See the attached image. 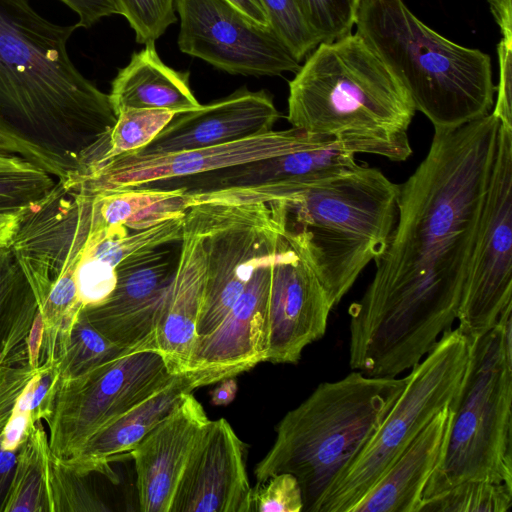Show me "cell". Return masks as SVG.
Returning <instances> with one entry per match:
<instances>
[{
    "label": "cell",
    "instance_id": "obj_3",
    "mask_svg": "<svg viewBox=\"0 0 512 512\" xmlns=\"http://www.w3.org/2000/svg\"><path fill=\"white\" fill-rule=\"evenodd\" d=\"M412 99L384 61L356 34L321 42L289 82L291 127L335 138L392 161L412 153Z\"/></svg>",
    "mask_w": 512,
    "mask_h": 512
},
{
    "label": "cell",
    "instance_id": "obj_28",
    "mask_svg": "<svg viewBox=\"0 0 512 512\" xmlns=\"http://www.w3.org/2000/svg\"><path fill=\"white\" fill-rule=\"evenodd\" d=\"M55 183L51 174L25 158L0 153V214H21Z\"/></svg>",
    "mask_w": 512,
    "mask_h": 512
},
{
    "label": "cell",
    "instance_id": "obj_27",
    "mask_svg": "<svg viewBox=\"0 0 512 512\" xmlns=\"http://www.w3.org/2000/svg\"><path fill=\"white\" fill-rule=\"evenodd\" d=\"M51 451L43 421L34 422L17 451L14 475L2 512H52Z\"/></svg>",
    "mask_w": 512,
    "mask_h": 512
},
{
    "label": "cell",
    "instance_id": "obj_17",
    "mask_svg": "<svg viewBox=\"0 0 512 512\" xmlns=\"http://www.w3.org/2000/svg\"><path fill=\"white\" fill-rule=\"evenodd\" d=\"M170 512H252L244 444L230 423L209 420L195 443Z\"/></svg>",
    "mask_w": 512,
    "mask_h": 512
},
{
    "label": "cell",
    "instance_id": "obj_31",
    "mask_svg": "<svg viewBox=\"0 0 512 512\" xmlns=\"http://www.w3.org/2000/svg\"><path fill=\"white\" fill-rule=\"evenodd\" d=\"M99 332L81 310L58 357L61 377H75L128 352Z\"/></svg>",
    "mask_w": 512,
    "mask_h": 512
},
{
    "label": "cell",
    "instance_id": "obj_9",
    "mask_svg": "<svg viewBox=\"0 0 512 512\" xmlns=\"http://www.w3.org/2000/svg\"><path fill=\"white\" fill-rule=\"evenodd\" d=\"M177 374L156 349H138L75 377H60L47 421L51 455L68 459L99 429L145 400Z\"/></svg>",
    "mask_w": 512,
    "mask_h": 512
},
{
    "label": "cell",
    "instance_id": "obj_5",
    "mask_svg": "<svg viewBox=\"0 0 512 512\" xmlns=\"http://www.w3.org/2000/svg\"><path fill=\"white\" fill-rule=\"evenodd\" d=\"M407 379L353 370L320 383L276 426L273 445L254 469L256 484L290 473L299 482L303 511L317 512L327 489L378 429Z\"/></svg>",
    "mask_w": 512,
    "mask_h": 512
},
{
    "label": "cell",
    "instance_id": "obj_36",
    "mask_svg": "<svg viewBox=\"0 0 512 512\" xmlns=\"http://www.w3.org/2000/svg\"><path fill=\"white\" fill-rule=\"evenodd\" d=\"M252 511L302 512V491L296 477L278 473L252 488Z\"/></svg>",
    "mask_w": 512,
    "mask_h": 512
},
{
    "label": "cell",
    "instance_id": "obj_34",
    "mask_svg": "<svg viewBox=\"0 0 512 512\" xmlns=\"http://www.w3.org/2000/svg\"><path fill=\"white\" fill-rule=\"evenodd\" d=\"M274 32L301 62L319 41L309 29L297 0H259Z\"/></svg>",
    "mask_w": 512,
    "mask_h": 512
},
{
    "label": "cell",
    "instance_id": "obj_11",
    "mask_svg": "<svg viewBox=\"0 0 512 512\" xmlns=\"http://www.w3.org/2000/svg\"><path fill=\"white\" fill-rule=\"evenodd\" d=\"M512 304V129L500 124L494 162L463 290L458 329L472 342Z\"/></svg>",
    "mask_w": 512,
    "mask_h": 512
},
{
    "label": "cell",
    "instance_id": "obj_26",
    "mask_svg": "<svg viewBox=\"0 0 512 512\" xmlns=\"http://www.w3.org/2000/svg\"><path fill=\"white\" fill-rule=\"evenodd\" d=\"M37 311L34 292L10 246H0V368L28 358L26 339Z\"/></svg>",
    "mask_w": 512,
    "mask_h": 512
},
{
    "label": "cell",
    "instance_id": "obj_14",
    "mask_svg": "<svg viewBox=\"0 0 512 512\" xmlns=\"http://www.w3.org/2000/svg\"><path fill=\"white\" fill-rule=\"evenodd\" d=\"M332 309L319 279L283 231L273 256L266 361L297 363L303 350L324 336Z\"/></svg>",
    "mask_w": 512,
    "mask_h": 512
},
{
    "label": "cell",
    "instance_id": "obj_33",
    "mask_svg": "<svg viewBox=\"0 0 512 512\" xmlns=\"http://www.w3.org/2000/svg\"><path fill=\"white\" fill-rule=\"evenodd\" d=\"M309 29L319 43L351 34L359 0H297Z\"/></svg>",
    "mask_w": 512,
    "mask_h": 512
},
{
    "label": "cell",
    "instance_id": "obj_44",
    "mask_svg": "<svg viewBox=\"0 0 512 512\" xmlns=\"http://www.w3.org/2000/svg\"><path fill=\"white\" fill-rule=\"evenodd\" d=\"M17 452L2 448L0 443V512H2L14 475Z\"/></svg>",
    "mask_w": 512,
    "mask_h": 512
},
{
    "label": "cell",
    "instance_id": "obj_24",
    "mask_svg": "<svg viewBox=\"0 0 512 512\" xmlns=\"http://www.w3.org/2000/svg\"><path fill=\"white\" fill-rule=\"evenodd\" d=\"M110 103L115 115L128 109H163L176 114L202 105L189 84V72L176 71L159 58L155 44L131 56L111 84Z\"/></svg>",
    "mask_w": 512,
    "mask_h": 512
},
{
    "label": "cell",
    "instance_id": "obj_23",
    "mask_svg": "<svg viewBox=\"0 0 512 512\" xmlns=\"http://www.w3.org/2000/svg\"><path fill=\"white\" fill-rule=\"evenodd\" d=\"M452 418V406L442 409L351 512H419L425 486L442 457Z\"/></svg>",
    "mask_w": 512,
    "mask_h": 512
},
{
    "label": "cell",
    "instance_id": "obj_18",
    "mask_svg": "<svg viewBox=\"0 0 512 512\" xmlns=\"http://www.w3.org/2000/svg\"><path fill=\"white\" fill-rule=\"evenodd\" d=\"M278 238L259 258L243 292L221 323L197 337L188 370L208 369L224 379L266 361L267 303Z\"/></svg>",
    "mask_w": 512,
    "mask_h": 512
},
{
    "label": "cell",
    "instance_id": "obj_38",
    "mask_svg": "<svg viewBox=\"0 0 512 512\" xmlns=\"http://www.w3.org/2000/svg\"><path fill=\"white\" fill-rule=\"evenodd\" d=\"M38 368L33 369L28 358L15 360L0 368V432Z\"/></svg>",
    "mask_w": 512,
    "mask_h": 512
},
{
    "label": "cell",
    "instance_id": "obj_32",
    "mask_svg": "<svg viewBox=\"0 0 512 512\" xmlns=\"http://www.w3.org/2000/svg\"><path fill=\"white\" fill-rule=\"evenodd\" d=\"M87 477L51 455L49 483L52 512L108 511L109 508L88 483Z\"/></svg>",
    "mask_w": 512,
    "mask_h": 512
},
{
    "label": "cell",
    "instance_id": "obj_4",
    "mask_svg": "<svg viewBox=\"0 0 512 512\" xmlns=\"http://www.w3.org/2000/svg\"><path fill=\"white\" fill-rule=\"evenodd\" d=\"M399 185L358 165L277 199L284 236L336 306L385 248L396 224Z\"/></svg>",
    "mask_w": 512,
    "mask_h": 512
},
{
    "label": "cell",
    "instance_id": "obj_12",
    "mask_svg": "<svg viewBox=\"0 0 512 512\" xmlns=\"http://www.w3.org/2000/svg\"><path fill=\"white\" fill-rule=\"evenodd\" d=\"M180 51L217 69L246 76L296 73L301 65L270 26L251 20L225 0H175Z\"/></svg>",
    "mask_w": 512,
    "mask_h": 512
},
{
    "label": "cell",
    "instance_id": "obj_15",
    "mask_svg": "<svg viewBox=\"0 0 512 512\" xmlns=\"http://www.w3.org/2000/svg\"><path fill=\"white\" fill-rule=\"evenodd\" d=\"M356 149L325 138L304 149L221 171L216 185L196 194L198 203L277 200L294 191L355 169Z\"/></svg>",
    "mask_w": 512,
    "mask_h": 512
},
{
    "label": "cell",
    "instance_id": "obj_20",
    "mask_svg": "<svg viewBox=\"0 0 512 512\" xmlns=\"http://www.w3.org/2000/svg\"><path fill=\"white\" fill-rule=\"evenodd\" d=\"M209 419L192 392L127 454L134 461L140 509L170 512L191 451Z\"/></svg>",
    "mask_w": 512,
    "mask_h": 512
},
{
    "label": "cell",
    "instance_id": "obj_2",
    "mask_svg": "<svg viewBox=\"0 0 512 512\" xmlns=\"http://www.w3.org/2000/svg\"><path fill=\"white\" fill-rule=\"evenodd\" d=\"M77 28L49 21L29 0H0V130L59 181L100 156L116 122L109 95L69 57Z\"/></svg>",
    "mask_w": 512,
    "mask_h": 512
},
{
    "label": "cell",
    "instance_id": "obj_6",
    "mask_svg": "<svg viewBox=\"0 0 512 512\" xmlns=\"http://www.w3.org/2000/svg\"><path fill=\"white\" fill-rule=\"evenodd\" d=\"M356 32L409 93L434 131L489 114L494 105L491 58L458 45L422 21L403 0H359Z\"/></svg>",
    "mask_w": 512,
    "mask_h": 512
},
{
    "label": "cell",
    "instance_id": "obj_35",
    "mask_svg": "<svg viewBox=\"0 0 512 512\" xmlns=\"http://www.w3.org/2000/svg\"><path fill=\"white\" fill-rule=\"evenodd\" d=\"M140 44H155L177 21L175 0H114Z\"/></svg>",
    "mask_w": 512,
    "mask_h": 512
},
{
    "label": "cell",
    "instance_id": "obj_16",
    "mask_svg": "<svg viewBox=\"0 0 512 512\" xmlns=\"http://www.w3.org/2000/svg\"><path fill=\"white\" fill-rule=\"evenodd\" d=\"M176 261L170 251L157 249L119 265L109 296L83 308L89 322L122 348L156 349L154 335Z\"/></svg>",
    "mask_w": 512,
    "mask_h": 512
},
{
    "label": "cell",
    "instance_id": "obj_40",
    "mask_svg": "<svg viewBox=\"0 0 512 512\" xmlns=\"http://www.w3.org/2000/svg\"><path fill=\"white\" fill-rule=\"evenodd\" d=\"M72 9L78 16L77 27L90 28L100 19L114 14L120 15V10L114 0H60Z\"/></svg>",
    "mask_w": 512,
    "mask_h": 512
},
{
    "label": "cell",
    "instance_id": "obj_25",
    "mask_svg": "<svg viewBox=\"0 0 512 512\" xmlns=\"http://www.w3.org/2000/svg\"><path fill=\"white\" fill-rule=\"evenodd\" d=\"M104 223L115 231L144 230L183 216L192 207L189 190L137 187L94 193Z\"/></svg>",
    "mask_w": 512,
    "mask_h": 512
},
{
    "label": "cell",
    "instance_id": "obj_29",
    "mask_svg": "<svg viewBox=\"0 0 512 512\" xmlns=\"http://www.w3.org/2000/svg\"><path fill=\"white\" fill-rule=\"evenodd\" d=\"M175 115V112L163 109H128L120 112L109 131L102 155L85 171L143 149Z\"/></svg>",
    "mask_w": 512,
    "mask_h": 512
},
{
    "label": "cell",
    "instance_id": "obj_10",
    "mask_svg": "<svg viewBox=\"0 0 512 512\" xmlns=\"http://www.w3.org/2000/svg\"><path fill=\"white\" fill-rule=\"evenodd\" d=\"M206 280L197 337L212 332L243 292L259 258L284 231L278 200L202 203Z\"/></svg>",
    "mask_w": 512,
    "mask_h": 512
},
{
    "label": "cell",
    "instance_id": "obj_13",
    "mask_svg": "<svg viewBox=\"0 0 512 512\" xmlns=\"http://www.w3.org/2000/svg\"><path fill=\"white\" fill-rule=\"evenodd\" d=\"M325 139L289 128L223 144L158 155H125L85 171L76 180L92 193L147 187L169 179L218 172L307 148Z\"/></svg>",
    "mask_w": 512,
    "mask_h": 512
},
{
    "label": "cell",
    "instance_id": "obj_46",
    "mask_svg": "<svg viewBox=\"0 0 512 512\" xmlns=\"http://www.w3.org/2000/svg\"><path fill=\"white\" fill-rule=\"evenodd\" d=\"M210 396L211 403L216 406H225L230 404L237 393V382L234 377H228L220 380Z\"/></svg>",
    "mask_w": 512,
    "mask_h": 512
},
{
    "label": "cell",
    "instance_id": "obj_47",
    "mask_svg": "<svg viewBox=\"0 0 512 512\" xmlns=\"http://www.w3.org/2000/svg\"><path fill=\"white\" fill-rule=\"evenodd\" d=\"M0 153L17 155L36 165L31 153L2 130H0Z\"/></svg>",
    "mask_w": 512,
    "mask_h": 512
},
{
    "label": "cell",
    "instance_id": "obj_41",
    "mask_svg": "<svg viewBox=\"0 0 512 512\" xmlns=\"http://www.w3.org/2000/svg\"><path fill=\"white\" fill-rule=\"evenodd\" d=\"M32 424L29 413L13 411L0 432L2 448L17 452Z\"/></svg>",
    "mask_w": 512,
    "mask_h": 512
},
{
    "label": "cell",
    "instance_id": "obj_8",
    "mask_svg": "<svg viewBox=\"0 0 512 512\" xmlns=\"http://www.w3.org/2000/svg\"><path fill=\"white\" fill-rule=\"evenodd\" d=\"M471 341L458 329L446 331L410 369L407 383L362 450L334 480L317 512H351L408 445L463 386Z\"/></svg>",
    "mask_w": 512,
    "mask_h": 512
},
{
    "label": "cell",
    "instance_id": "obj_30",
    "mask_svg": "<svg viewBox=\"0 0 512 512\" xmlns=\"http://www.w3.org/2000/svg\"><path fill=\"white\" fill-rule=\"evenodd\" d=\"M512 486L466 481L422 500L419 512H509Z\"/></svg>",
    "mask_w": 512,
    "mask_h": 512
},
{
    "label": "cell",
    "instance_id": "obj_22",
    "mask_svg": "<svg viewBox=\"0 0 512 512\" xmlns=\"http://www.w3.org/2000/svg\"><path fill=\"white\" fill-rule=\"evenodd\" d=\"M223 378L208 369L177 374L166 386L94 433L76 455L61 459L83 476L99 473L112 482L116 475L109 463L127 454L174 408L185 393Z\"/></svg>",
    "mask_w": 512,
    "mask_h": 512
},
{
    "label": "cell",
    "instance_id": "obj_21",
    "mask_svg": "<svg viewBox=\"0 0 512 512\" xmlns=\"http://www.w3.org/2000/svg\"><path fill=\"white\" fill-rule=\"evenodd\" d=\"M279 118L270 93L242 87L195 111L176 114L146 147L128 155H158L232 142L273 130Z\"/></svg>",
    "mask_w": 512,
    "mask_h": 512
},
{
    "label": "cell",
    "instance_id": "obj_42",
    "mask_svg": "<svg viewBox=\"0 0 512 512\" xmlns=\"http://www.w3.org/2000/svg\"><path fill=\"white\" fill-rule=\"evenodd\" d=\"M42 338L43 319L42 314L38 308L26 339L28 363L33 369H37L40 366Z\"/></svg>",
    "mask_w": 512,
    "mask_h": 512
},
{
    "label": "cell",
    "instance_id": "obj_43",
    "mask_svg": "<svg viewBox=\"0 0 512 512\" xmlns=\"http://www.w3.org/2000/svg\"><path fill=\"white\" fill-rule=\"evenodd\" d=\"M512 0H488L490 11L498 24L502 39L512 45Z\"/></svg>",
    "mask_w": 512,
    "mask_h": 512
},
{
    "label": "cell",
    "instance_id": "obj_1",
    "mask_svg": "<svg viewBox=\"0 0 512 512\" xmlns=\"http://www.w3.org/2000/svg\"><path fill=\"white\" fill-rule=\"evenodd\" d=\"M500 122L489 114L434 131L425 158L399 185L396 224L376 271L351 303L349 365L397 377L457 320L494 162Z\"/></svg>",
    "mask_w": 512,
    "mask_h": 512
},
{
    "label": "cell",
    "instance_id": "obj_37",
    "mask_svg": "<svg viewBox=\"0 0 512 512\" xmlns=\"http://www.w3.org/2000/svg\"><path fill=\"white\" fill-rule=\"evenodd\" d=\"M61 377L59 358L45 360L34 379L29 413L32 423L51 417Z\"/></svg>",
    "mask_w": 512,
    "mask_h": 512
},
{
    "label": "cell",
    "instance_id": "obj_45",
    "mask_svg": "<svg viewBox=\"0 0 512 512\" xmlns=\"http://www.w3.org/2000/svg\"><path fill=\"white\" fill-rule=\"evenodd\" d=\"M245 16L263 26H270L268 16L259 0H225Z\"/></svg>",
    "mask_w": 512,
    "mask_h": 512
},
{
    "label": "cell",
    "instance_id": "obj_39",
    "mask_svg": "<svg viewBox=\"0 0 512 512\" xmlns=\"http://www.w3.org/2000/svg\"><path fill=\"white\" fill-rule=\"evenodd\" d=\"M499 83L496 103L491 111L500 124L512 129V45L503 39L497 45Z\"/></svg>",
    "mask_w": 512,
    "mask_h": 512
},
{
    "label": "cell",
    "instance_id": "obj_7",
    "mask_svg": "<svg viewBox=\"0 0 512 512\" xmlns=\"http://www.w3.org/2000/svg\"><path fill=\"white\" fill-rule=\"evenodd\" d=\"M442 457L423 499L466 481L512 486V304L471 342Z\"/></svg>",
    "mask_w": 512,
    "mask_h": 512
},
{
    "label": "cell",
    "instance_id": "obj_19",
    "mask_svg": "<svg viewBox=\"0 0 512 512\" xmlns=\"http://www.w3.org/2000/svg\"><path fill=\"white\" fill-rule=\"evenodd\" d=\"M202 203L185 215L180 251L155 331V348L172 374L188 371L206 280Z\"/></svg>",
    "mask_w": 512,
    "mask_h": 512
},
{
    "label": "cell",
    "instance_id": "obj_48",
    "mask_svg": "<svg viewBox=\"0 0 512 512\" xmlns=\"http://www.w3.org/2000/svg\"><path fill=\"white\" fill-rule=\"evenodd\" d=\"M21 214H0V246L9 245Z\"/></svg>",
    "mask_w": 512,
    "mask_h": 512
}]
</instances>
